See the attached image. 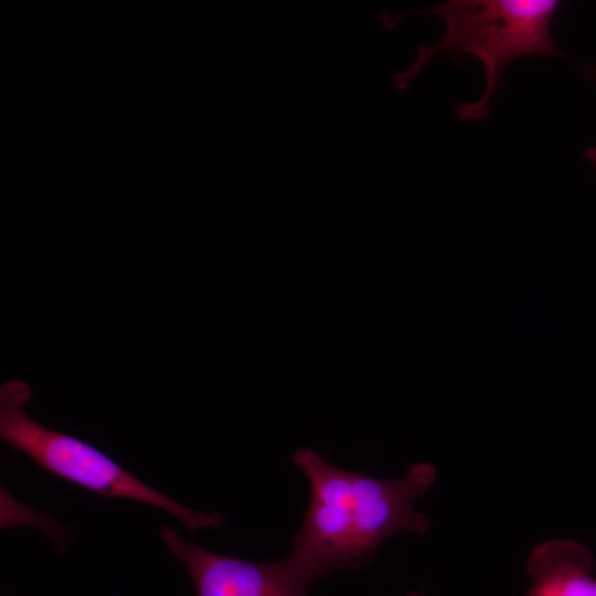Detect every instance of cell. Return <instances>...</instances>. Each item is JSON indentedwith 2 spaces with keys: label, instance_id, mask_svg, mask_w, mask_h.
Listing matches in <instances>:
<instances>
[{
  "label": "cell",
  "instance_id": "7",
  "mask_svg": "<svg viewBox=\"0 0 596 596\" xmlns=\"http://www.w3.org/2000/svg\"><path fill=\"white\" fill-rule=\"evenodd\" d=\"M406 596H419V594L416 593V592H411V593H408Z\"/></svg>",
  "mask_w": 596,
  "mask_h": 596
},
{
  "label": "cell",
  "instance_id": "6",
  "mask_svg": "<svg viewBox=\"0 0 596 596\" xmlns=\"http://www.w3.org/2000/svg\"><path fill=\"white\" fill-rule=\"evenodd\" d=\"M585 75L596 79V66L585 65L583 67ZM585 157L589 159L596 168V146L588 148L585 151Z\"/></svg>",
  "mask_w": 596,
  "mask_h": 596
},
{
  "label": "cell",
  "instance_id": "2",
  "mask_svg": "<svg viewBox=\"0 0 596 596\" xmlns=\"http://www.w3.org/2000/svg\"><path fill=\"white\" fill-rule=\"evenodd\" d=\"M560 6L557 0H450L409 13H383L381 21L387 28L411 13L440 17L446 26L439 42L417 47L413 64L394 75V85L406 89L437 54L449 55L458 65L466 54L475 55L486 72L485 92L478 100L456 105L454 110L461 121L481 120L511 62L529 55L565 57L550 31Z\"/></svg>",
  "mask_w": 596,
  "mask_h": 596
},
{
  "label": "cell",
  "instance_id": "3",
  "mask_svg": "<svg viewBox=\"0 0 596 596\" xmlns=\"http://www.w3.org/2000/svg\"><path fill=\"white\" fill-rule=\"evenodd\" d=\"M31 396L24 381L10 380L1 385L0 437L46 471L107 498L158 507L178 518L190 533L224 524L219 512L190 509L142 482L96 447L36 423L25 409Z\"/></svg>",
  "mask_w": 596,
  "mask_h": 596
},
{
  "label": "cell",
  "instance_id": "5",
  "mask_svg": "<svg viewBox=\"0 0 596 596\" xmlns=\"http://www.w3.org/2000/svg\"><path fill=\"white\" fill-rule=\"evenodd\" d=\"M594 553L571 539H554L536 545L526 568L531 586L526 596H596Z\"/></svg>",
  "mask_w": 596,
  "mask_h": 596
},
{
  "label": "cell",
  "instance_id": "4",
  "mask_svg": "<svg viewBox=\"0 0 596 596\" xmlns=\"http://www.w3.org/2000/svg\"><path fill=\"white\" fill-rule=\"evenodd\" d=\"M161 539L189 572L196 596H307L312 583L288 557L262 563L216 554L169 525Z\"/></svg>",
  "mask_w": 596,
  "mask_h": 596
},
{
  "label": "cell",
  "instance_id": "1",
  "mask_svg": "<svg viewBox=\"0 0 596 596\" xmlns=\"http://www.w3.org/2000/svg\"><path fill=\"white\" fill-rule=\"evenodd\" d=\"M290 459L309 482L310 500L288 558L311 581L365 566L395 533L428 532L430 519L415 509V501L436 481L432 464L380 479L340 469L307 447Z\"/></svg>",
  "mask_w": 596,
  "mask_h": 596
}]
</instances>
